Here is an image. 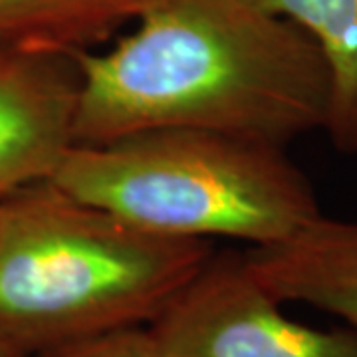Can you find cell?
I'll return each mask as SVG.
<instances>
[{"label": "cell", "mask_w": 357, "mask_h": 357, "mask_svg": "<svg viewBox=\"0 0 357 357\" xmlns=\"http://www.w3.org/2000/svg\"><path fill=\"white\" fill-rule=\"evenodd\" d=\"M77 72L76 145L159 129L286 147L326 128L330 76L318 46L250 0H151Z\"/></svg>", "instance_id": "obj_1"}, {"label": "cell", "mask_w": 357, "mask_h": 357, "mask_svg": "<svg viewBox=\"0 0 357 357\" xmlns=\"http://www.w3.org/2000/svg\"><path fill=\"white\" fill-rule=\"evenodd\" d=\"M215 256L143 230L50 178L0 199V335L30 356L149 328Z\"/></svg>", "instance_id": "obj_2"}, {"label": "cell", "mask_w": 357, "mask_h": 357, "mask_svg": "<svg viewBox=\"0 0 357 357\" xmlns=\"http://www.w3.org/2000/svg\"><path fill=\"white\" fill-rule=\"evenodd\" d=\"M50 181L139 229L185 241L270 246L324 215L282 147L197 129L74 145Z\"/></svg>", "instance_id": "obj_3"}, {"label": "cell", "mask_w": 357, "mask_h": 357, "mask_svg": "<svg viewBox=\"0 0 357 357\" xmlns=\"http://www.w3.org/2000/svg\"><path fill=\"white\" fill-rule=\"evenodd\" d=\"M244 266L213 260L149 326L161 357H357V328L290 318Z\"/></svg>", "instance_id": "obj_4"}, {"label": "cell", "mask_w": 357, "mask_h": 357, "mask_svg": "<svg viewBox=\"0 0 357 357\" xmlns=\"http://www.w3.org/2000/svg\"><path fill=\"white\" fill-rule=\"evenodd\" d=\"M76 105L70 58L0 46V199L56 173L76 145Z\"/></svg>", "instance_id": "obj_5"}, {"label": "cell", "mask_w": 357, "mask_h": 357, "mask_svg": "<svg viewBox=\"0 0 357 357\" xmlns=\"http://www.w3.org/2000/svg\"><path fill=\"white\" fill-rule=\"evenodd\" d=\"M282 304H304L357 328V220L319 215L294 236L241 252Z\"/></svg>", "instance_id": "obj_6"}, {"label": "cell", "mask_w": 357, "mask_h": 357, "mask_svg": "<svg viewBox=\"0 0 357 357\" xmlns=\"http://www.w3.org/2000/svg\"><path fill=\"white\" fill-rule=\"evenodd\" d=\"M151 0H0V46L64 56L93 50Z\"/></svg>", "instance_id": "obj_7"}, {"label": "cell", "mask_w": 357, "mask_h": 357, "mask_svg": "<svg viewBox=\"0 0 357 357\" xmlns=\"http://www.w3.org/2000/svg\"><path fill=\"white\" fill-rule=\"evenodd\" d=\"M298 26L318 46L330 76L324 131L344 155H357V0H250Z\"/></svg>", "instance_id": "obj_8"}, {"label": "cell", "mask_w": 357, "mask_h": 357, "mask_svg": "<svg viewBox=\"0 0 357 357\" xmlns=\"http://www.w3.org/2000/svg\"><path fill=\"white\" fill-rule=\"evenodd\" d=\"M34 357H161V354L149 328H133L60 345Z\"/></svg>", "instance_id": "obj_9"}, {"label": "cell", "mask_w": 357, "mask_h": 357, "mask_svg": "<svg viewBox=\"0 0 357 357\" xmlns=\"http://www.w3.org/2000/svg\"><path fill=\"white\" fill-rule=\"evenodd\" d=\"M0 357H34L26 354L24 349H20L18 345L13 344L10 340H6L4 335H0Z\"/></svg>", "instance_id": "obj_10"}]
</instances>
